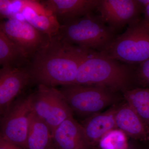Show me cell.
Instances as JSON below:
<instances>
[{
	"label": "cell",
	"instance_id": "obj_16",
	"mask_svg": "<svg viewBox=\"0 0 149 149\" xmlns=\"http://www.w3.org/2000/svg\"><path fill=\"white\" fill-rule=\"evenodd\" d=\"M53 145L50 129L32 111L25 149H49Z\"/></svg>",
	"mask_w": 149,
	"mask_h": 149
},
{
	"label": "cell",
	"instance_id": "obj_8",
	"mask_svg": "<svg viewBox=\"0 0 149 149\" xmlns=\"http://www.w3.org/2000/svg\"><path fill=\"white\" fill-rule=\"evenodd\" d=\"M0 30L20 48L30 60L48 45L52 38L24 19L18 18L1 22Z\"/></svg>",
	"mask_w": 149,
	"mask_h": 149
},
{
	"label": "cell",
	"instance_id": "obj_17",
	"mask_svg": "<svg viewBox=\"0 0 149 149\" xmlns=\"http://www.w3.org/2000/svg\"><path fill=\"white\" fill-rule=\"evenodd\" d=\"M31 61L20 48L0 30V64L2 67L29 68Z\"/></svg>",
	"mask_w": 149,
	"mask_h": 149
},
{
	"label": "cell",
	"instance_id": "obj_4",
	"mask_svg": "<svg viewBox=\"0 0 149 149\" xmlns=\"http://www.w3.org/2000/svg\"><path fill=\"white\" fill-rule=\"evenodd\" d=\"M103 55L126 64L137 65L149 59V24L141 17L117 35L101 52Z\"/></svg>",
	"mask_w": 149,
	"mask_h": 149
},
{
	"label": "cell",
	"instance_id": "obj_2",
	"mask_svg": "<svg viewBox=\"0 0 149 149\" xmlns=\"http://www.w3.org/2000/svg\"><path fill=\"white\" fill-rule=\"evenodd\" d=\"M136 67L91 50L80 63L74 84L100 86L123 93L136 83Z\"/></svg>",
	"mask_w": 149,
	"mask_h": 149
},
{
	"label": "cell",
	"instance_id": "obj_10",
	"mask_svg": "<svg viewBox=\"0 0 149 149\" xmlns=\"http://www.w3.org/2000/svg\"><path fill=\"white\" fill-rule=\"evenodd\" d=\"M32 83L28 68L2 67L0 70V111L2 116L22 91Z\"/></svg>",
	"mask_w": 149,
	"mask_h": 149
},
{
	"label": "cell",
	"instance_id": "obj_7",
	"mask_svg": "<svg viewBox=\"0 0 149 149\" xmlns=\"http://www.w3.org/2000/svg\"><path fill=\"white\" fill-rule=\"evenodd\" d=\"M32 111L30 94L15 100L1 118L0 138L25 149Z\"/></svg>",
	"mask_w": 149,
	"mask_h": 149
},
{
	"label": "cell",
	"instance_id": "obj_21",
	"mask_svg": "<svg viewBox=\"0 0 149 149\" xmlns=\"http://www.w3.org/2000/svg\"><path fill=\"white\" fill-rule=\"evenodd\" d=\"M0 149H25L9 143L0 138Z\"/></svg>",
	"mask_w": 149,
	"mask_h": 149
},
{
	"label": "cell",
	"instance_id": "obj_24",
	"mask_svg": "<svg viewBox=\"0 0 149 149\" xmlns=\"http://www.w3.org/2000/svg\"><path fill=\"white\" fill-rule=\"evenodd\" d=\"M49 149H59L58 148H57L54 145V144L53 146H52V147H51Z\"/></svg>",
	"mask_w": 149,
	"mask_h": 149
},
{
	"label": "cell",
	"instance_id": "obj_19",
	"mask_svg": "<svg viewBox=\"0 0 149 149\" xmlns=\"http://www.w3.org/2000/svg\"><path fill=\"white\" fill-rule=\"evenodd\" d=\"M127 136L119 129H113L103 136L97 148L98 149H126L129 145Z\"/></svg>",
	"mask_w": 149,
	"mask_h": 149
},
{
	"label": "cell",
	"instance_id": "obj_1",
	"mask_svg": "<svg viewBox=\"0 0 149 149\" xmlns=\"http://www.w3.org/2000/svg\"><path fill=\"white\" fill-rule=\"evenodd\" d=\"M91 50L54 36L31 60L28 68L32 83L53 88L74 84L78 68Z\"/></svg>",
	"mask_w": 149,
	"mask_h": 149
},
{
	"label": "cell",
	"instance_id": "obj_11",
	"mask_svg": "<svg viewBox=\"0 0 149 149\" xmlns=\"http://www.w3.org/2000/svg\"><path fill=\"white\" fill-rule=\"evenodd\" d=\"M19 15L36 29L51 37L58 34L60 24L55 15L40 1L21 0Z\"/></svg>",
	"mask_w": 149,
	"mask_h": 149
},
{
	"label": "cell",
	"instance_id": "obj_14",
	"mask_svg": "<svg viewBox=\"0 0 149 149\" xmlns=\"http://www.w3.org/2000/svg\"><path fill=\"white\" fill-rule=\"evenodd\" d=\"M119 104L111 106L104 112H100L85 118L81 123L85 136L92 148L97 146L103 136L113 129H118L115 114Z\"/></svg>",
	"mask_w": 149,
	"mask_h": 149
},
{
	"label": "cell",
	"instance_id": "obj_22",
	"mask_svg": "<svg viewBox=\"0 0 149 149\" xmlns=\"http://www.w3.org/2000/svg\"><path fill=\"white\" fill-rule=\"evenodd\" d=\"M143 13L144 14V18L149 24V3L144 9Z\"/></svg>",
	"mask_w": 149,
	"mask_h": 149
},
{
	"label": "cell",
	"instance_id": "obj_20",
	"mask_svg": "<svg viewBox=\"0 0 149 149\" xmlns=\"http://www.w3.org/2000/svg\"><path fill=\"white\" fill-rule=\"evenodd\" d=\"M136 81L141 88H149V59L136 65Z\"/></svg>",
	"mask_w": 149,
	"mask_h": 149
},
{
	"label": "cell",
	"instance_id": "obj_3",
	"mask_svg": "<svg viewBox=\"0 0 149 149\" xmlns=\"http://www.w3.org/2000/svg\"><path fill=\"white\" fill-rule=\"evenodd\" d=\"M100 15L91 13L61 25V39L70 45L97 52L108 47L117 36Z\"/></svg>",
	"mask_w": 149,
	"mask_h": 149
},
{
	"label": "cell",
	"instance_id": "obj_5",
	"mask_svg": "<svg viewBox=\"0 0 149 149\" xmlns=\"http://www.w3.org/2000/svg\"><path fill=\"white\" fill-rule=\"evenodd\" d=\"M60 91L73 112L85 118L123 98L119 93L100 86L71 84L61 86Z\"/></svg>",
	"mask_w": 149,
	"mask_h": 149
},
{
	"label": "cell",
	"instance_id": "obj_15",
	"mask_svg": "<svg viewBox=\"0 0 149 149\" xmlns=\"http://www.w3.org/2000/svg\"><path fill=\"white\" fill-rule=\"evenodd\" d=\"M118 129L134 140L149 141V126L127 102L120 103L115 114Z\"/></svg>",
	"mask_w": 149,
	"mask_h": 149
},
{
	"label": "cell",
	"instance_id": "obj_9",
	"mask_svg": "<svg viewBox=\"0 0 149 149\" xmlns=\"http://www.w3.org/2000/svg\"><path fill=\"white\" fill-rule=\"evenodd\" d=\"M144 10L139 0H100L97 8L105 23L116 33L140 18Z\"/></svg>",
	"mask_w": 149,
	"mask_h": 149
},
{
	"label": "cell",
	"instance_id": "obj_12",
	"mask_svg": "<svg viewBox=\"0 0 149 149\" xmlns=\"http://www.w3.org/2000/svg\"><path fill=\"white\" fill-rule=\"evenodd\" d=\"M41 2L55 15L61 25L97 10L100 0H47Z\"/></svg>",
	"mask_w": 149,
	"mask_h": 149
},
{
	"label": "cell",
	"instance_id": "obj_18",
	"mask_svg": "<svg viewBox=\"0 0 149 149\" xmlns=\"http://www.w3.org/2000/svg\"><path fill=\"white\" fill-rule=\"evenodd\" d=\"M126 102L149 126V88H132L123 93Z\"/></svg>",
	"mask_w": 149,
	"mask_h": 149
},
{
	"label": "cell",
	"instance_id": "obj_6",
	"mask_svg": "<svg viewBox=\"0 0 149 149\" xmlns=\"http://www.w3.org/2000/svg\"><path fill=\"white\" fill-rule=\"evenodd\" d=\"M32 111L46 123L52 133L65 120L73 117V112L60 90L53 87L38 85L30 94Z\"/></svg>",
	"mask_w": 149,
	"mask_h": 149
},
{
	"label": "cell",
	"instance_id": "obj_25",
	"mask_svg": "<svg viewBox=\"0 0 149 149\" xmlns=\"http://www.w3.org/2000/svg\"><path fill=\"white\" fill-rule=\"evenodd\" d=\"M143 149H149V146L147 147L146 148H144Z\"/></svg>",
	"mask_w": 149,
	"mask_h": 149
},
{
	"label": "cell",
	"instance_id": "obj_23",
	"mask_svg": "<svg viewBox=\"0 0 149 149\" xmlns=\"http://www.w3.org/2000/svg\"><path fill=\"white\" fill-rule=\"evenodd\" d=\"M125 149H138L136 147H135L134 145H132V144H129V146H128V148Z\"/></svg>",
	"mask_w": 149,
	"mask_h": 149
},
{
	"label": "cell",
	"instance_id": "obj_13",
	"mask_svg": "<svg viewBox=\"0 0 149 149\" xmlns=\"http://www.w3.org/2000/svg\"><path fill=\"white\" fill-rule=\"evenodd\" d=\"M54 145L59 149H93L81 124L73 117L61 123L52 133Z\"/></svg>",
	"mask_w": 149,
	"mask_h": 149
}]
</instances>
